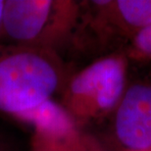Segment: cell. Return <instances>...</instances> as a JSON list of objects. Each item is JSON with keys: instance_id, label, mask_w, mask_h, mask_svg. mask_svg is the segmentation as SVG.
<instances>
[{"instance_id": "6da1fadb", "label": "cell", "mask_w": 151, "mask_h": 151, "mask_svg": "<svg viewBox=\"0 0 151 151\" xmlns=\"http://www.w3.org/2000/svg\"><path fill=\"white\" fill-rule=\"evenodd\" d=\"M69 77L59 54L0 45V115L31 121Z\"/></svg>"}, {"instance_id": "8fae6325", "label": "cell", "mask_w": 151, "mask_h": 151, "mask_svg": "<svg viewBox=\"0 0 151 151\" xmlns=\"http://www.w3.org/2000/svg\"><path fill=\"white\" fill-rule=\"evenodd\" d=\"M149 151H151V150H149Z\"/></svg>"}, {"instance_id": "9c48e42d", "label": "cell", "mask_w": 151, "mask_h": 151, "mask_svg": "<svg viewBox=\"0 0 151 151\" xmlns=\"http://www.w3.org/2000/svg\"><path fill=\"white\" fill-rule=\"evenodd\" d=\"M0 151H10L7 142L1 137H0Z\"/></svg>"}, {"instance_id": "3957f363", "label": "cell", "mask_w": 151, "mask_h": 151, "mask_svg": "<svg viewBox=\"0 0 151 151\" xmlns=\"http://www.w3.org/2000/svg\"><path fill=\"white\" fill-rule=\"evenodd\" d=\"M129 63L125 49H118L70 75L60 107L78 129L113 114L128 87Z\"/></svg>"}, {"instance_id": "5b68a950", "label": "cell", "mask_w": 151, "mask_h": 151, "mask_svg": "<svg viewBox=\"0 0 151 151\" xmlns=\"http://www.w3.org/2000/svg\"><path fill=\"white\" fill-rule=\"evenodd\" d=\"M111 116V140L115 150H151V81L129 83Z\"/></svg>"}, {"instance_id": "30bf717a", "label": "cell", "mask_w": 151, "mask_h": 151, "mask_svg": "<svg viewBox=\"0 0 151 151\" xmlns=\"http://www.w3.org/2000/svg\"><path fill=\"white\" fill-rule=\"evenodd\" d=\"M5 0H0V34H1V24H2V15L4 10Z\"/></svg>"}, {"instance_id": "ba28073f", "label": "cell", "mask_w": 151, "mask_h": 151, "mask_svg": "<svg viewBox=\"0 0 151 151\" xmlns=\"http://www.w3.org/2000/svg\"><path fill=\"white\" fill-rule=\"evenodd\" d=\"M29 151H68V148L63 137L47 129L37 127L32 137Z\"/></svg>"}, {"instance_id": "7a4b0ae2", "label": "cell", "mask_w": 151, "mask_h": 151, "mask_svg": "<svg viewBox=\"0 0 151 151\" xmlns=\"http://www.w3.org/2000/svg\"><path fill=\"white\" fill-rule=\"evenodd\" d=\"M81 15L74 0H5L0 45L59 54L74 41Z\"/></svg>"}, {"instance_id": "277c9868", "label": "cell", "mask_w": 151, "mask_h": 151, "mask_svg": "<svg viewBox=\"0 0 151 151\" xmlns=\"http://www.w3.org/2000/svg\"><path fill=\"white\" fill-rule=\"evenodd\" d=\"M81 22L101 42H126L151 25V0H96L81 2Z\"/></svg>"}, {"instance_id": "8992f818", "label": "cell", "mask_w": 151, "mask_h": 151, "mask_svg": "<svg viewBox=\"0 0 151 151\" xmlns=\"http://www.w3.org/2000/svg\"><path fill=\"white\" fill-rule=\"evenodd\" d=\"M129 61L151 60V25L135 35L124 48Z\"/></svg>"}, {"instance_id": "52a82bcc", "label": "cell", "mask_w": 151, "mask_h": 151, "mask_svg": "<svg viewBox=\"0 0 151 151\" xmlns=\"http://www.w3.org/2000/svg\"><path fill=\"white\" fill-rule=\"evenodd\" d=\"M63 139L68 151H107L95 137L78 128L72 129L63 137Z\"/></svg>"}]
</instances>
